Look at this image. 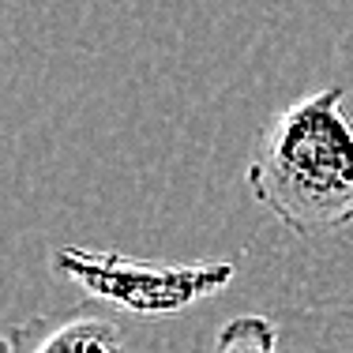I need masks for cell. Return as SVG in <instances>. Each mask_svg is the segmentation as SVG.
Returning <instances> with one entry per match:
<instances>
[{"label":"cell","instance_id":"6da1fadb","mask_svg":"<svg viewBox=\"0 0 353 353\" xmlns=\"http://www.w3.org/2000/svg\"><path fill=\"white\" fill-rule=\"evenodd\" d=\"M245 184L297 237L353 225V117L346 87H319L285 105L256 136Z\"/></svg>","mask_w":353,"mask_h":353},{"label":"cell","instance_id":"7a4b0ae2","mask_svg":"<svg viewBox=\"0 0 353 353\" xmlns=\"http://www.w3.org/2000/svg\"><path fill=\"white\" fill-rule=\"evenodd\" d=\"M57 271L87 290L94 301L117 305L132 316H173L196 301L214 297L237 279L230 259H199V263H154L132 259L121 252L64 248L57 252Z\"/></svg>","mask_w":353,"mask_h":353},{"label":"cell","instance_id":"3957f363","mask_svg":"<svg viewBox=\"0 0 353 353\" xmlns=\"http://www.w3.org/2000/svg\"><path fill=\"white\" fill-rule=\"evenodd\" d=\"M12 353H124V327L94 305L38 312L8 331Z\"/></svg>","mask_w":353,"mask_h":353},{"label":"cell","instance_id":"277c9868","mask_svg":"<svg viewBox=\"0 0 353 353\" xmlns=\"http://www.w3.org/2000/svg\"><path fill=\"white\" fill-rule=\"evenodd\" d=\"M207 353H279V327L267 316H233L218 327Z\"/></svg>","mask_w":353,"mask_h":353},{"label":"cell","instance_id":"5b68a950","mask_svg":"<svg viewBox=\"0 0 353 353\" xmlns=\"http://www.w3.org/2000/svg\"><path fill=\"white\" fill-rule=\"evenodd\" d=\"M0 353H12V339L8 334H0Z\"/></svg>","mask_w":353,"mask_h":353}]
</instances>
